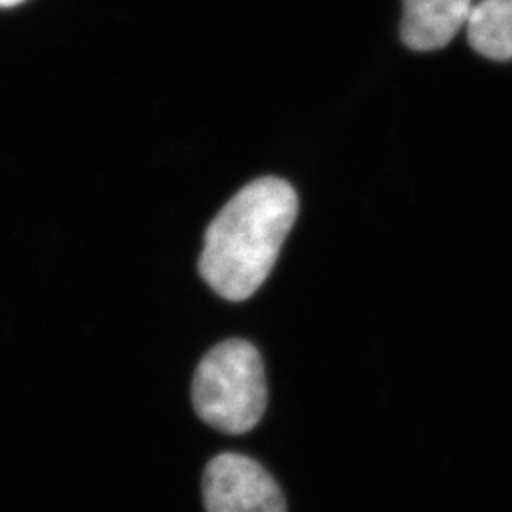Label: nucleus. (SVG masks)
I'll use <instances>...</instances> for the list:
<instances>
[{"mask_svg": "<svg viewBox=\"0 0 512 512\" xmlns=\"http://www.w3.org/2000/svg\"><path fill=\"white\" fill-rule=\"evenodd\" d=\"M25 0H0V8H12V6H18Z\"/></svg>", "mask_w": 512, "mask_h": 512, "instance_id": "423d86ee", "label": "nucleus"}, {"mask_svg": "<svg viewBox=\"0 0 512 512\" xmlns=\"http://www.w3.org/2000/svg\"><path fill=\"white\" fill-rule=\"evenodd\" d=\"M403 42L414 52H435L467 25L475 0H403Z\"/></svg>", "mask_w": 512, "mask_h": 512, "instance_id": "20e7f679", "label": "nucleus"}, {"mask_svg": "<svg viewBox=\"0 0 512 512\" xmlns=\"http://www.w3.org/2000/svg\"><path fill=\"white\" fill-rule=\"evenodd\" d=\"M465 27L476 54L512 59V0H478Z\"/></svg>", "mask_w": 512, "mask_h": 512, "instance_id": "39448f33", "label": "nucleus"}, {"mask_svg": "<svg viewBox=\"0 0 512 512\" xmlns=\"http://www.w3.org/2000/svg\"><path fill=\"white\" fill-rule=\"evenodd\" d=\"M196 414L228 435L255 429L268 404L262 357L245 340H226L202 359L192 382Z\"/></svg>", "mask_w": 512, "mask_h": 512, "instance_id": "f03ea898", "label": "nucleus"}, {"mask_svg": "<svg viewBox=\"0 0 512 512\" xmlns=\"http://www.w3.org/2000/svg\"><path fill=\"white\" fill-rule=\"evenodd\" d=\"M202 490L207 512H287L272 475L255 459L234 452L209 461Z\"/></svg>", "mask_w": 512, "mask_h": 512, "instance_id": "7ed1b4c3", "label": "nucleus"}, {"mask_svg": "<svg viewBox=\"0 0 512 512\" xmlns=\"http://www.w3.org/2000/svg\"><path fill=\"white\" fill-rule=\"evenodd\" d=\"M296 215L298 196L283 179L264 177L241 188L205 232V283L232 302L253 296L274 270Z\"/></svg>", "mask_w": 512, "mask_h": 512, "instance_id": "f257e3e1", "label": "nucleus"}]
</instances>
